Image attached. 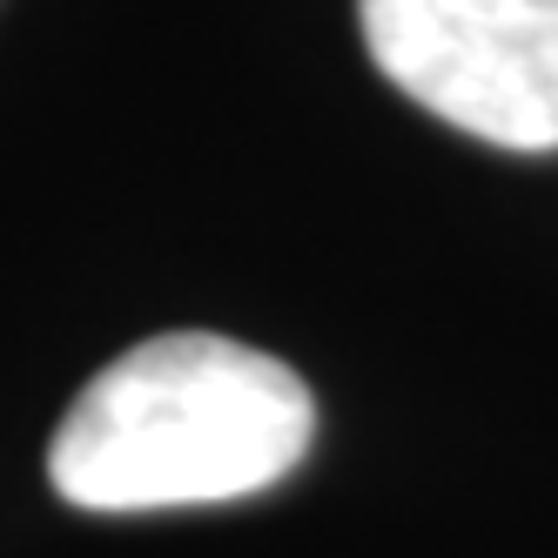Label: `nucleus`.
Returning <instances> with one entry per match:
<instances>
[{
  "label": "nucleus",
  "mask_w": 558,
  "mask_h": 558,
  "mask_svg": "<svg viewBox=\"0 0 558 558\" xmlns=\"http://www.w3.org/2000/svg\"><path fill=\"white\" fill-rule=\"evenodd\" d=\"M316 437V404L290 364L209 330L122 350L74 397L48 445V477L74 511H182L256 498Z\"/></svg>",
  "instance_id": "obj_1"
},
{
  "label": "nucleus",
  "mask_w": 558,
  "mask_h": 558,
  "mask_svg": "<svg viewBox=\"0 0 558 558\" xmlns=\"http://www.w3.org/2000/svg\"><path fill=\"white\" fill-rule=\"evenodd\" d=\"M390 88L492 148H558V0H356Z\"/></svg>",
  "instance_id": "obj_2"
}]
</instances>
